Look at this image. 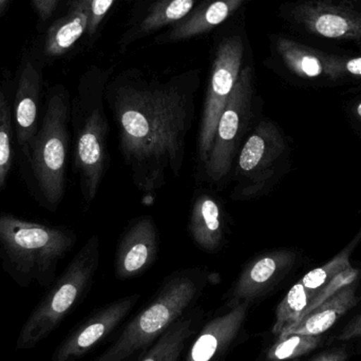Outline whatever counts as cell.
<instances>
[{
    "label": "cell",
    "mask_w": 361,
    "mask_h": 361,
    "mask_svg": "<svg viewBox=\"0 0 361 361\" xmlns=\"http://www.w3.org/2000/svg\"><path fill=\"white\" fill-rule=\"evenodd\" d=\"M159 240L158 228L152 216L133 221L123 233L116 250V277L131 279L147 271L158 257Z\"/></svg>",
    "instance_id": "cell-14"
},
{
    "label": "cell",
    "mask_w": 361,
    "mask_h": 361,
    "mask_svg": "<svg viewBox=\"0 0 361 361\" xmlns=\"http://www.w3.org/2000/svg\"><path fill=\"white\" fill-rule=\"evenodd\" d=\"M116 0H92L90 6V16H89L88 32L89 35H93L97 27L103 21L104 17L107 15Z\"/></svg>",
    "instance_id": "cell-27"
},
{
    "label": "cell",
    "mask_w": 361,
    "mask_h": 361,
    "mask_svg": "<svg viewBox=\"0 0 361 361\" xmlns=\"http://www.w3.org/2000/svg\"><path fill=\"white\" fill-rule=\"evenodd\" d=\"M245 0H207L199 8L187 15L169 33V39L180 40L210 31L224 23Z\"/></svg>",
    "instance_id": "cell-20"
},
{
    "label": "cell",
    "mask_w": 361,
    "mask_h": 361,
    "mask_svg": "<svg viewBox=\"0 0 361 361\" xmlns=\"http://www.w3.org/2000/svg\"><path fill=\"white\" fill-rule=\"evenodd\" d=\"M250 303L229 307L226 313L210 320L191 343L184 361H220L243 330Z\"/></svg>",
    "instance_id": "cell-15"
},
{
    "label": "cell",
    "mask_w": 361,
    "mask_h": 361,
    "mask_svg": "<svg viewBox=\"0 0 361 361\" xmlns=\"http://www.w3.org/2000/svg\"><path fill=\"white\" fill-rule=\"evenodd\" d=\"M199 318L185 316L171 326L140 361H178L186 347L187 341L193 336Z\"/></svg>",
    "instance_id": "cell-21"
},
{
    "label": "cell",
    "mask_w": 361,
    "mask_h": 361,
    "mask_svg": "<svg viewBox=\"0 0 361 361\" xmlns=\"http://www.w3.org/2000/svg\"><path fill=\"white\" fill-rule=\"evenodd\" d=\"M99 238L93 235L76 252L63 273L49 286L48 292L21 326L17 350L33 349L59 328L88 293L99 269Z\"/></svg>",
    "instance_id": "cell-6"
},
{
    "label": "cell",
    "mask_w": 361,
    "mask_h": 361,
    "mask_svg": "<svg viewBox=\"0 0 361 361\" xmlns=\"http://www.w3.org/2000/svg\"><path fill=\"white\" fill-rule=\"evenodd\" d=\"M8 1H10V0H0V14L4 12V8L8 6Z\"/></svg>",
    "instance_id": "cell-32"
},
{
    "label": "cell",
    "mask_w": 361,
    "mask_h": 361,
    "mask_svg": "<svg viewBox=\"0 0 361 361\" xmlns=\"http://www.w3.org/2000/svg\"><path fill=\"white\" fill-rule=\"evenodd\" d=\"M32 2L40 20L46 21L56 10L59 0H32Z\"/></svg>",
    "instance_id": "cell-29"
},
{
    "label": "cell",
    "mask_w": 361,
    "mask_h": 361,
    "mask_svg": "<svg viewBox=\"0 0 361 361\" xmlns=\"http://www.w3.org/2000/svg\"><path fill=\"white\" fill-rule=\"evenodd\" d=\"M324 336L283 334L267 350V361H292L309 355L324 343Z\"/></svg>",
    "instance_id": "cell-24"
},
{
    "label": "cell",
    "mask_w": 361,
    "mask_h": 361,
    "mask_svg": "<svg viewBox=\"0 0 361 361\" xmlns=\"http://www.w3.org/2000/svg\"><path fill=\"white\" fill-rule=\"evenodd\" d=\"M313 295L305 288L300 280L290 288L276 309L273 334L276 337L283 334L296 324L311 307Z\"/></svg>",
    "instance_id": "cell-23"
},
{
    "label": "cell",
    "mask_w": 361,
    "mask_h": 361,
    "mask_svg": "<svg viewBox=\"0 0 361 361\" xmlns=\"http://www.w3.org/2000/svg\"><path fill=\"white\" fill-rule=\"evenodd\" d=\"M42 99V69L35 61L25 59L21 63L12 99L15 140L19 150L29 144L39 128Z\"/></svg>",
    "instance_id": "cell-13"
},
{
    "label": "cell",
    "mask_w": 361,
    "mask_h": 361,
    "mask_svg": "<svg viewBox=\"0 0 361 361\" xmlns=\"http://www.w3.org/2000/svg\"><path fill=\"white\" fill-rule=\"evenodd\" d=\"M293 17L314 35L361 42V12L329 0H307L295 6Z\"/></svg>",
    "instance_id": "cell-11"
},
{
    "label": "cell",
    "mask_w": 361,
    "mask_h": 361,
    "mask_svg": "<svg viewBox=\"0 0 361 361\" xmlns=\"http://www.w3.org/2000/svg\"><path fill=\"white\" fill-rule=\"evenodd\" d=\"M339 78L345 74L361 76V56L350 59H339Z\"/></svg>",
    "instance_id": "cell-31"
},
{
    "label": "cell",
    "mask_w": 361,
    "mask_h": 361,
    "mask_svg": "<svg viewBox=\"0 0 361 361\" xmlns=\"http://www.w3.org/2000/svg\"><path fill=\"white\" fill-rule=\"evenodd\" d=\"M349 352L345 348H333L314 356L310 361H347Z\"/></svg>",
    "instance_id": "cell-30"
},
{
    "label": "cell",
    "mask_w": 361,
    "mask_h": 361,
    "mask_svg": "<svg viewBox=\"0 0 361 361\" xmlns=\"http://www.w3.org/2000/svg\"><path fill=\"white\" fill-rule=\"evenodd\" d=\"M276 48L286 67L300 78H317L322 75L332 80L339 78L341 57L326 54L284 37L278 38Z\"/></svg>",
    "instance_id": "cell-18"
},
{
    "label": "cell",
    "mask_w": 361,
    "mask_h": 361,
    "mask_svg": "<svg viewBox=\"0 0 361 361\" xmlns=\"http://www.w3.org/2000/svg\"><path fill=\"white\" fill-rule=\"evenodd\" d=\"M288 150L279 127L264 118L259 121L244 141L233 169L231 197L237 201L264 195L279 173Z\"/></svg>",
    "instance_id": "cell-8"
},
{
    "label": "cell",
    "mask_w": 361,
    "mask_h": 361,
    "mask_svg": "<svg viewBox=\"0 0 361 361\" xmlns=\"http://www.w3.org/2000/svg\"><path fill=\"white\" fill-rule=\"evenodd\" d=\"M254 74L250 66L241 69L235 88L219 118L204 173L220 184L231 173L238 154L252 131L255 120Z\"/></svg>",
    "instance_id": "cell-7"
},
{
    "label": "cell",
    "mask_w": 361,
    "mask_h": 361,
    "mask_svg": "<svg viewBox=\"0 0 361 361\" xmlns=\"http://www.w3.org/2000/svg\"><path fill=\"white\" fill-rule=\"evenodd\" d=\"M356 111H357L358 116H360L361 118V103L357 106V109H356Z\"/></svg>",
    "instance_id": "cell-33"
},
{
    "label": "cell",
    "mask_w": 361,
    "mask_h": 361,
    "mask_svg": "<svg viewBox=\"0 0 361 361\" xmlns=\"http://www.w3.org/2000/svg\"><path fill=\"white\" fill-rule=\"evenodd\" d=\"M70 124L73 130V171L87 205L97 197L109 169V121L104 107V85L85 80L71 102Z\"/></svg>",
    "instance_id": "cell-5"
},
{
    "label": "cell",
    "mask_w": 361,
    "mask_h": 361,
    "mask_svg": "<svg viewBox=\"0 0 361 361\" xmlns=\"http://www.w3.org/2000/svg\"><path fill=\"white\" fill-rule=\"evenodd\" d=\"M207 274L199 269L171 275L157 296L125 326L116 341L92 361H126L154 345L199 298Z\"/></svg>",
    "instance_id": "cell-4"
},
{
    "label": "cell",
    "mask_w": 361,
    "mask_h": 361,
    "mask_svg": "<svg viewBox=\"0 0 361 361\" xmlns=\"http://www.w3.org/2000/svg\"><path fill=\"white\" fill-rule=\"evenodd\" d=\"M243 54L244 44L239 36L227 38L216 49L197 141V156L203 165L209 156L219 118L241 72Z\"/></svg>",
    "instance_id": "cell-9"
},
{
    "label": "cell",
    "mask_w": 361,
    "mask_h": 361,
    "mask_svg": "<svg viewBox=\"0 0 361 361\" xmlns=\"http://www.w3.org/2000/svg\"><path fill=\"white\" fill-rule=\"evenodd\" d=\"M295 259L296 255L286 250L265 252L252 259L227 295V307L252 303L267 294L290 271Z\"/></svg>",
    "instance_id": "cell-12"
},
{
    "label": "cell",
    "mask_w": 361,
    "mask_h": 361,
    "mask_svg": "<svg viewBox=\"0 0 361 361\" xmlns=\"http://www.w3.org/2000/svg\"><path fill=\"white\" fill-rule=\"evenodd\" d=\"M92 0H73L67 14L47 32L44 53L47 57L66 54L88 29Z\"/></svg>",
    "instance_id": "cell-19"
},
{
    "label": "cell",
    "mask_w": 361,
    "mask_h": 361,
    "mask_svg": "<svg viewBox=\"0 0 361 361\" xmlns=\"http://www.w3.org/2000/svg\"><path fill=\"white\" fill-rule=\"evenodd\" d=\"M358 300L357 284L354 282L303 315L283 334L324 335L343 315L356 307Z\"/></svg>",
    "instance_id": "cell-16"
},
{
    "label": "cell",
    "mask_w": 361,
    "mask_h": 361,
    "mask_svg": "<svg viewBox=\"0 0 361 361\" xmlns=\"http://www.w3.org/2000/svg\"><path fill=\"white\" fill-rule=\"evenodd\" d=\"M139 300V294L130 295L93 314L57 345L51 361H76L84 357L116 330Z\"/></svg>",
    "instance_id": "cell-10"
},
{
    "label": "cell",
    "mask_w": 361,
    "mask_h": 361,
    "mask_svg": "<svg viewBox=\"0 0 361 361\" xmlns=\"http://www.w3.org/2000/svg\"><path fill=\"white\" fill-rule=\"evenodd\" d=\"M197 0H160L140 23V35L150 34L165 25L184 19L192 10Z\"/></svg>",
    "instance_id": "cell-25"
},
{
    "label": "cell",
    "mask_w": 361,
    "mask_h": 361,
    "mask_svg": "<svg viewBox=\"0 0 361 361\" xmlns=\"http://www.w3.org/2000/svg\"><path fill=\"white\" fill-rule=\"evenodd\" d=\"M78 237L66 226L44 224L0 212V262L21 288L37 282L49 288L57 265L75 246Z\"/></svg>",
    "instance_id": "cell-3"
},
{
    "label": "cell",
    "mask_w": 361,
    "mask_h": 361,
    "mask_svg": "<svg viewBox=\"0 0 361 361\" xmlns=\"http://www.w3.org/2000/svg\"><path fill=\"white\" fill-rule=\"evenodd\" d=\"M71 101L61 85L49 89L44 116L33 139L20 150L21 173L34 199L55 212L67 187Z\"/></svg>",
    "instance_id": "cell-2"
},
{
    "label": "cell",
    "mask_w": 361,
    "mask_h": 361,
    "mask_svg": "<svg viewBox=\"0 0 361 361\" xmlns=\"http://www.w3.org/2000/svg\"><path fill=\"white\" fill-rule=\"evenodd\" d=\"M355 240V242H352L345 250L339 252L336 257H334L332 260L329 261L326 264L309 271L302 279H300L301 283L313 295V300L318 290H319L322 286L329 283L333 278L336 277L341 271H345V269L351 267L350 256H351V252H353L356 244H357L358 239ZM312 302H313V301H312Z\"/></svg>",
    "instance_id": "cell-26"
},
{
    "label": "cell",
    "mask_w": 361,
    "mask_h": 361,
    "mask_svg": "<svg viewBox=\"0 0 361 361\" xmlns=\"http://www.w3.org/2000/svg\"><path fill=\"white\" fill-rule=\"evenodd\" d=\"M195 80L180 78L125 80L108 91L118 149L140 190H158L179 177L195 118Z\"/></svg>",
    "instance_id": "cell-1"
},
{
    "label": "cell",
    "mask_w": 361,
    "mask_h": 361,
    "mask_svg": "<svg viewBox=\"0 0 361 361\" xmlns=\"http://www.w3.org/2000/svg\"><path fill=\"white\" fill-rule=\"evenodd\" d=\"M337 339L341 341L361 339V313L351 319V322L341 330Z\"/></svg>",
    "instance_id": "cell-28"
},
{
    "label": "cell",
    "mask_w": 361,
    "mask_h": 361,
    "mask_svg": "<svg viewBox=\"0 0 361 361\" xmlns=\"http://www.w3.org/2000/svg\"><path fill=\"white\" fill-rule=\"evenodd\" d=\"M12 99L10 90L0 85V192L8 185L15 161Z\"/></svg>",
    "instance_id": "cell-22"
},
{
    "label": "cell",
    "mask_w": 361,
    "mask_h": 361,
    "mask_svg": "<svg viewBox=\"0 0 361 361\" xmlns=\"http://www.w3.org/2000/svg\"><path fill=\"white\" fill-rule=\"evenodd\" d=\"M195 245L206 252H219L225 240V222L218 201L208 193L195 197L188 224Z\"/></svg>",
    "instance_id": "cell-17"
}]
</instances>
